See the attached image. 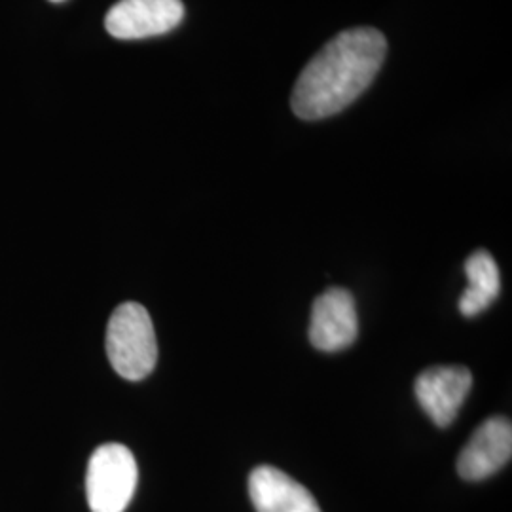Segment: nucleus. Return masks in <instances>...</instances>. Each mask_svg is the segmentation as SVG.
<instances>
[{"label":"nucleus","instance_id":"f03ea898","mask_svg":"<svg viewBox=\"0 0 512 512\" xmlns=\"http://www.w3.org/2000/svg\"><path fill=\"white\" fill-rule=\"evenodd\" d=\"M107 355L112 368L129 382L145 380L158 361V342L145 306L124 302L110 315Z\"/></svg>","mask_w":512,"mask_h":512},{"label":"nucleus","instance_id":"39448f33","mask_svg":"<svg viewBox=\"0 0 512 512\" xmlns=\"http://www.w3.org/2000/svg\"><path fill=\"white\" fill-rule=\"evenodd\" d=\"M359 334L355 298L342 287H332L319 294L311 310L310 340L319 351H342Z\"/></svg>","mask_w":512,"mask_h":512},{"label":"nucleus","instance_id":"f257e3e1","mask_svg":"<svg viewBox=\"0 0 512 512\" xmlns=\"http://www.w3.org/2000/svg\"><path fill=\"white\" fill-rule=\"evenodd\" d=\"M387 42L372 27L340 33L311 59L294 84V114L323 120L346 109L372 84L384 65Z\"/></svg>","mask_w":512,"mask_h":512},{"label":"nucleus","instance_id":"1a4fd4ad","mask_svg":"<svg viewBox=\"0 0 512 512\" xmlns=\"http://www.w3.org/2000/svg\"><path fill=\"white\" fill-rule=\"evenodd\" d=\"M469 285L459 298V311L465 317H475L494 304L501 291V275L494 256L488 251H476L465 262Z\"/></svg>","mask_w":512,"mask_h":512},{"label":"nucleus","instance_id":"20e7f679","mask_svg":"<svg viewBox=\"0 0 512 512\" xmlns=\"http://www.w3.org/2000/svg\"><path fill=\"white\" fill-rule=\"evenodd\" d=\"M183 18L181 0H120L110 8L105 27L110 37L135 40L165 35Z\"/></svg>","mask_w":512,"mask_h":512},{"label":"nucleus","instance_id":"9d476101","mask_svg":"<svg viewBox=\"0 0 512 512\" xmlns=\"http://www.w3.org/2000/svg\"><path fill=\"white\" fill-rule=\"evenodd\" d=\"M52 2H63V0H52Z\"/></svg>","mask_w":512,"mask_h":512},{"label":"nucleus","instance_id":"0eeeda50","mask_svg":"<svg viewBox=\"0 0 512 512\" xmlns=\"http://www.w3.org/2000/svg\"><path fill=\"white\" fill-rule=\"evenodd\" d=\"M512 456V425L503 416L484 421L459 454L461 478L478 482L503 469Z\"/></svg>","mask_w":512,"mask_h":512},{"label":"nucleus","instance_id":"7ed1b4c3","mask_svg":"<svg viewBox=\"0 0 512 512\" xmlns=\"http://www.w3.org/2000/svg\"><path fill=\"white\" fill-rule=\"evenodd\" d=\"M139 480L137 461L124 444L99 446L88 463L86 495L92 512H124Z\"/></svg>","mask_w":512,"mask_h":512},{"label":"nucleus","instance_id":"6e6552de","mask_svg":"<svg viewBox=\"0 0 512 512\" xmlns=\"http://www.w3.org/2000/svg\"><path fill=\"white\" fill-rule=\"evenodd\" d=\"M249 495L256 512H321L308 488L270 465L251 473Z\"/></svg>","mask_w":512,"mask_h":512},{"label":"nucleus","instance_id":"423d86ee","mask_svg":"<svg viewBox=\"0 0 512 512\" xmlns=\"http://www.w3.org/2000/svg\"><path fill=\"white\" fill-rule=\"evenodd\" d=\"M473 387V374L465 366H431L423 370L416 384V399L423 412L439 427H448Z\"/></svg>","mask_w":512,"mask_h":512}]
</instances>
